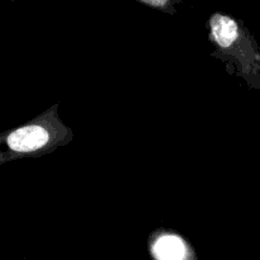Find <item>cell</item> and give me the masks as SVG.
Masks as SVG:
<instances>
[{"label":"cell","mask_w":260,"mask_h":260,"mask_svg":"<svg viewBox=\"0 0 260 260\" xmlns=\"http://www.w3.org/2000/svg\"><path fill=\"white\" fill-rule=\"evenodd\" d=\"M211 28L216 42L221 47H229L238 37V25L231 18L216 14L211 19Z\"/></svg>","instance_id":"3"},{"label":"cell","mask_w":260,"mask_h":260,"mask_svg":"<svg viewBox=\"0 0 260 260\" xmlns=\"http://www.w3.org/2000/svg\"><path fill=\"white\" fill-rule=\"evenodd\" d=\"M48 141V134L41 126H27L12 132L8 137V145L19 152L35 151Z\"/></svg>","instance_id":"1"},{"label":"cell","mask_w":260,"mask_h":260,"mask_svg":"<svg viewBox=\"0 0 260 260\" xmlns=\"http://www.w3.org/2000/svg\"><path fill=\"white\" fill-rule=\"evenodd\" d=\"M152 253L156 260H184L187 248L179 236L161 235L154 243Z\"/></svg>","instance_id":"2"}]
</instances>
